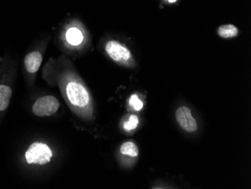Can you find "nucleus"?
<instances>
[{"label":"nucleus","instance_id":"obj_2","mask_svg":"<svg viewBox=\"0 0 251 189\" xmlns=\"http://www.w3.org/2000/svg\"><path fill=\"white\" fill-rule=\"evenodd\" d=\"M105 52L108 57L119 64L131 66L133 63L132 53L124 44L117 40H109L105 46Z\"/></svg>","mask_w":251,"mask_h":189},{"label":"nucleus","instance_id":"obj_1","mask_svg":"<svg viewBox=\"0 0 251 189\" xmlns=\"http://www.w3.org/2000/svg\"><path fill=\"white\" fill-rule=\"evenodd\" d=\"M63 69L60 71L59 69L56 72V77L59 81H62L64 86L65 92L68 101L76 108H87L91 104L90 95L87 87L81 82V80L71 70Z\"/></svg>","mask_w":251,"mask_h":189},{"label":"nucleus","instance_id":"obj_4","mask_svg":"<svg viewBox=\"0 0 251 189\" xmlns=\"http://www.w3.org/2000/svg\"><path fill=\"white\" fill-rule=\"evenodd\" d=\"M60 103L53 96L40 97L32 106V112L39 117L50 116L58 110Z\"/></svg>","mask_w":251,"mask_h":189},{"label":"nucleus","instance_id":"obj_9","mask_svg":"<svg viewBox=\"0 0 251 189\" xmlns=\"http://www.w3.org/2000/svg\"><path fill=\"white\" fill-rule=\"evenodd\" d=\"M218 33L224 39H230V38L235 37L238 35V29L235 25H223L218 28Z\"/></svg>","mask_w":251,"mask_h":189},{"label":"nucleus","instance_id":"obj_13","mask_svg":"<svg viewBox=\"0 0 251 189\" xmlns=\"http://www.w3.org/2000/svg\"><path fill=\"white\" fill-rule=\"evenodd\" d=\"M167 1L169 2H176L177 0H167Z\"/></svg>","mask_w":251,"mask_h":189},{"label":"nucleus","instance_id":"obj_10","mask_svg":"<svg viewBox=\"0 0 251 189\" xmlns=\"http://www.w3.org/2000/svg\"><path fill=\"white\" fill-rule=\"evenodd\" d=\"M121 153L122 155H128L130 157L135 158L139 155V149L137 147L134 142H126L122 144L121 146Z\"/></svg>","mask_w":251,"mask_h":189},{"label":"nucleus","instance_id":"obj_12","mask_svg":"<svg viewBox=\"0 0 251 189\" xmlns=\"http://www.w3.org/2000/svg\"><path fill=\"white\" fill-rule=\"evenodd\" d=\"M129 105L135 110V111H140L143 108V103L141 101L139 97L136 94H133L131 96L129 99Z\"/></svg>","mask_w":251,"mask_h":189},{"label":"nucleus","instance_id":"obj_7","mask_svg":"<svg viewBox=\"0 0 251 189\" xmlns=\"http://www.w3.org/2000/svg\"><path fill=\"white\" fill-rule=\"evenodd\" d=\"M77 25V23L71 22L64 30L65 42L71 47H78L84 41V32Z\"/></svg>","mask_w":251,"mask_h":189},{"label":"nucleus","instance_id":"obj_11","mask_svg":"<svg viewBox=\"0 0 251 189\" xmlns=\"http://www.w3.org/2000/svg\"><path fill=\"white\" fill-rule=\"evenodd\" d=\"M139 124V119L136 115H132L129 116V119L124 123V129L127 132L133 131L138 127Z\"/></svg>","mask_w":251,"mask_h":189},{"label":"nucleus","instance_id":"obj_3","mask_svg":"<svg viewBox=\"0 0 251 189\" xmlns=\"http://www.w3.org/2000/svg\"><path fill=\"white\" fill-rule=\"evenodd\" d=\"M25 157L29 164H46L50 162L52 152L46 144L34 142L26 151Z\"/></svg>","mask_w":251,"mask_h":189},{"label":"nucleus","instance_id":"obj_6","mask_svg":"<svg viewBox=\"0 0 251 189\" xmlns=\"http://www.w3.org/2000/svg\"><path fill=\"white\" fill-rule=\"evenodd\" d=\"M42 60L43 53L41 49H34L26 54L24 60V66L26 73L29 76L36 74L40 69Z\"/></svg>","mask_w":251,"mask_h":189},{"label":"nucleus","instance_id":"obj_8","mask_svg":"<svg viewBox=\"0 0 251 189\" xmlns=\"http://www.w3.org/2000/svg\"><path fill=\"white\" fill-rule=\"evenodd\" d=\"M12 89L6 84H0V111H4L9 105Z\"/></svg>","mask_w":251,"mask_h":189},{"label":"nucleus","instance_id":"obj_5","mask_svg":"<svg viewBox=\"0 0 251 189\" xmlns=\"http://www.w3.org/2000/svg\"><path fill=\"white\" fill-rule=\"evenodd\" d=\"M176 117L180 128L187 132L194 133L198 130L197 121L187 107H179L176 111Z\"/></svg>","mask_w":251,"mask_h":189}]
</instances>
